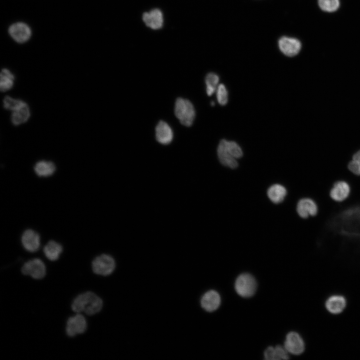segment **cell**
<instances>
[{
    "label": "cell",
    "mask_w": 360,
    "mask_h": 360,
    "mask_svg": "<svg viewBox=\"0 0 360 360\" xmlns=\"http://www.w3.org/2000/svg\"><path fill=\"white\" fill-rule=\"evenodd\" d=\"M326 228L344 239L360 241V203L333 215L328 220Z\"/></svg>",
    "instance_id": "cell-1"
},
{
    "label": "cell",
    "mask_w": 360,
    "mask_h": 360,
    "mask_svg": "<svg viewBox=\"0 0 360 360\" xmlns=\"http://www.w3.org/2000/svg\"><path fill=\"white\" fill-rule=\"evenodd\" d=\"M102 299L94 293L87 292L77 296L72 304V310L76 312H84L88 315L94 314L102 307Z\"/></svg>",
    "instance_id": "cell-2"
},
{
    "label": "cell",
    "mask_w": 360,
    "mask_h": 360,
    "mask_svg": "<svg viewBox=\"0 0 360 360\" xmlns=\"http://www.w3.org/2000/svg\"><path fill=\"white\" fill-rule=\"evenodd\" d=\"M174 112L181 124L186 126L192 125L196 116V112L192 103L182 98L176 99Z\"/></svg>",
    "instance_id": "cell-3"
},
{
    "label": "cell",
    "mask_w": 360,
    "mask_h": 360,
    "mask_svg": "<svg viewBox=\"0 0 360 360\" xmlns=\"http://www.w3.org/2000/svg\"><path fill=\"white\" fill-rule=\"evenodd\" d=\"M257 284L254 278L248 273L239 275L234 283V288L236 293L240 296L248 298L252 296L256 292Z\"/></svg>",
    "instance_id": "cell-4"
},
{
    "label": "cell",
    "mask_w": 360,
    "mask_h": 360,
    "mask_svg": "<svg viewBox=\"0 0 360 360\" xmlns=\"http://www.w3.org/2000/svg\"><path fill=\"white\" fill-rule=\"evenodd\" d=\"M116 268L114 259L110 255L102 254L96 256L92 262L93 272L98 275L108 276Z\"/></svg>",
    "instance_id": "cell-5"
},
{
    "label": "cell",
    "mask_w": 360,
    "mask_h": 360,
    "mask_svg": "<svg viewBox=\"0 0 360 360\" xmlns=\"http://www.w3.org/2000/svg\"><path fill=\"white\" fill-rule=\"evenodd\" d=\"M21 270L24 274L31 276L38 280L43 278L46 272L44 263L38 258L30 260L24 263Z\"/></svg>",
    "instance_id": "cell-6"
},
{
    "label": "cell",
    "mask_w": 360,
    "mask_h": 360,
    "mask_svg": "<svg viewBox=\"0 0 360 360\" xmlns=\"http://www.w3.org/2000/svg\"><path fill=\"white\" fill-rule=\"evenodd\" d=\"M87 328L85 318L80 313L68 318L66 325V333L69 336H74L84 333Z\"/></svg>",
    "instance_id": "cell-7"
},
{
    "label": "cell",
    "mask_w": 360,
    "mask_h": 360,
    "mask_svg": "<svg viewBox=\"0 0 360 360\" xmlns=\"http://www.w3.org/2000/svg\"><path fill=\"white\" fill-rule=\"evenodd\" d=\"M284 347L288 353L294 355L300 354L305 348L303 339L294 332H290L286 334Z\"/></svg>",
    "instance_id": "cell-8"
},
{
    "label": "cell",
    "mask_w": 360,
    "mask_h": 360,
    "mask_svg": "<svg viewBox=\"0 0 360 360\" xmlns=\"http://www.w3.org/2000/svg\"><path fill=\"white\" fill-rule=\"evenodd\" d=\"M351 191L349 184L345 180H340L334 183L330 190V196L335 202H342L350 196Z\"/></svg>",
    "instance_id": "cell-9"
},
{
    "label": "cell",
    "mask_w": 360,
    "mask_h": 360,
    "mask_svg": "<svg viewBox=\"0 0 360 360\" xmlns=\"http://www.w3.org/2000/svg\"><path fill=\"white\" fill-rule=\"evenodd\" d=\"M318 210L317 204L310 198H302L300 200L297 204L296 212L298 216L302 218L316 216Z\"/></svg>",
    "instance_id": "cell-10"
},
{
    "label": "cell",
    "mask_w": 360,
    "mask_h": 360,
    "mask_svg": "<svg viewBox=\"0 0 360 360\" xmlns=\"http://www.w3.org/2000/svg\"><path fill=\"white\" fill-rule=\"evenodd\" d=\"M142 19L146 25L152 30H159L163 26V14L158 8H154L148 12H144Z\"/></svg>",
    "instance_id": "cell-11"
},
{
    "label": "cell",
    "mask_w": 360,
    "mask_h": 360,
    "mask_svg": "<svg viewBox=\"0 0 360 360\" xmlns=\"http://www.w3.org/2000/svg\"><path fill=\"white\" fill-rule=\"evenodd\" d=\"M278 46L281 52L288 56H296L301 48V44L298 40L286 36L280 39Z\"/></svg>",
    "instance_id": "cell-12"
},
{
    "label": "cell",
    "mask_w": 360,
    "mask_h": 360,
    "mask_svg": "<svg viewBox=\"0 0 360 360\" xmlns=\"http://www.w3.org/2000/svg\"><path fill=\"white\" fill-rule=\"evenodd\" d=\"M8 32L14 40L20 43L27 41L32 34L30 27L23 22L12 24L9 28Z\"/></svg>",
    "instance_id": "cell-13"
},
{
    "label": "cell",
    "mask_w": 360,
    "mask_h": 360,
    "mask_svg": "<svg viewBox=\"0 0 360 360\" xmlns=\"http://www.w3.org/2000/svg\"><path fill=\"white\" fill-rule=\"evenodd\" d=\"M21 240L24 248L30 252H36L40 247V235L32 230H25L22 234Z\"/></svg>",
    "instance_id": "cell-14"
},
{
    "label": "cell",
    "mask_w": 360,
    "mask_h": 360,
    "mask_svg": "<svg viewBox=\"0 0 360 360\" xmlns=\"http://www.w3.org/2000/svg\"><path fill=\"white\" fill-rule=\"evenodd\" d=\"M220 296L214 290H210L206 292L202 296L200 300L202 308L208 312H212L218 309L220 304Z\"/></svg>",
    "instance_id": "cell-15"
},
{
    "label": "cell",
    "mask_w": 360,
    "mask_h": 360,
    "mask_svg": "<svg viewBox=\"0 0 360 360\" xmlns=\"http://www.w3.org/2000/svg\"><path fill=\"white\" fill-rule=\"evenodd\" d=\"M156 138L157 141L162 144L171 142L173 132L170 126L165 122L160 120L156 128Z\"/></svg>",
    "instance_id": "cell-16"
},
{
    "label": "cell",
    "mask_w": 360,
    "mask_h": 360,
    "mask_svg": "<svg viewBox=\"0 0 360 360\" xmlns=\"http://www.w3.org/2000/svg\"><path fill=\"white\" fill-rule=\"evenodd\" d=\"M218 156L220 163L231 168H235L238 166L236 159L234 158L226 148L224 140H222L217 149Z\"/></svg>",
    "instance_id": "cell-17"
},
{
    "label": "cell",
    "mask_w": 360,
    "mask_h": 360,
    "mask_svg": "<svg viewBox=\"0 0 360 360\" xmlns=\"http://www.w3.org/2000/svg\"><path fill=\"white\" fill-rule=\"evenodd\" d=\"M346 300L342 296L334 295L329 297L326 302V310L332 314L342 312L346 306Z\"/></svg>",
    "instance_id": "cell-18"
},
{
    "label": "cell",
    "mask_w": 360,
    "mask_h": 360,
    "mask_svg": "<svg viewBox=\"0 0 360 360\" xmlns=\"http://www.w3.org/2000/svg\"><path fill=\"white\" fill-rule=\"evenodd\" d=\"M288 352L284 347L278 345L268 346L264 352V358L267 360H282L289 358Z\"/></svg>",
    "instance_id": "cell-19"
},
{
    "label": "cell",
    "mask_w": 360,
    "mask_h": 360,
    "mask_svg": "<svg viewBox=\"0 0 360 360\" xmlns=\"http://www.w3.org/2000/svg\"><path fill=\"white\" fill-rule=\"evenodd\" d=\"M30 116V108L26 102L21 106L12 111L11 116L12 123L18 126L26 122Z\"/></svg>",
    "instance_id": "cell-20"
},
{
    "label": "cell",
    "mask_w": 360,
    "mask_h": 360,
    "mask_svg": "<svg viewBox=\"0 0 360 360\" xmlns=\"http://www.w3.org/2000/svg\"><path fill=\"white\" fill-rule=\"evenodd\" d=\"M286 192V190L283 186L274 184L268 188L267 194L272 202L278 204L284 200Z\"/></svg>",
    "instance_id": "cell-21"
},
{
    "label": "cell",
    "mask_w": 360,
    "mask_h": 360,
    "mask_svg": "<svg viewBox=\"0 0 360 360\" xmlns=\"http://www.w3.org/2000/svg\"><path fill=\"white\" fill-rule=\"evenodd\" d=\"M54 163L50 161L40 160L36 163L34 170L39 176L46 177L52 176L56 171Z\"/></svg>",
    "instance_id": "cell-22"
},
{
    "label": "cell",
    "mask_w": 360,
    "mask_h": 360,
    "mask_svg": "<svg viewBox=\"0 0 360 360\" xmlns=\"http://www.w3.org/2000/svg\"><path fill=\"white\" fill-rule=\"evenodd\" d=\"M62 252V245L54 240L49 241L44 248L46 256L52 261L57 260Z\"/></svg>",
    "instance_id": "cell-23"
},
{
    "label": "cell",
    "mask_w": 360,
    "mask_h": 360,
    "mask_svg": "<svg viewBox=\"0 0 360 360\" xmlns=\"http://www.w3.org/2000/svg\"><path fill=\"white\" fill-rule=\"evenodd\" d=\"M14 80V75L8 70L3 68L0 72V90L6 92L12 88Z\"/></svg>",
    "instance_id": "cell-24"
},
{
    "label": "cell",
    "mask_w": 360,
    "mask_h": 360,
    "mask_svg": "<svg viewBox=\"0 0 360 360\" xmlns=\"http://www.w3.org/2000/svg\"><path fill=\"white\" fill-rule=\"evenodd\" d=\"M219 76L216 74L210 72L205 78L206 92L208 96H210L216 92L219 82Z\"/></svg>",
    "instance_id": "cell-25"
},
{
    "label": "cell",
    "mask_w": 360,
    "mask_h": 360,
    "mask_svg": "<svg viewBox=\"0 0 360 360\" xmlns=\"http://www.w3.org/2000/svg\"><path fill=\"white\" fill-rule=\"evenodd\" d=\"M318 4L322 10L327 12H334L340 6L339 0H318Z\"/></svg>",
    "instance_id": "cell-26"
},
{
    "label": "cell",
    "mask_w": 360,
    "mask_h": 360,
    "mask_svg": "<svg viewBox=\"0 0 360 360\" xmlns=\"http://www.w3.org/2000/svg\"><path fill=\"white\" fill-rule=\"evenodd\" d=\"M224 141L226 148L234 158L237 159L242 156V150L236 142L226 140H224Z\"/></svg>",
    "instance_id": "cell-27"
},
{
    "label": "cell",
    "mask_w": 360,
    "mask_h": 360,
    "mask_svg": "<svg viewBox=\"0 0 360 360\" xmlns=\"http://www.w3.org/2000/svg\"><path fill=\"white\" fill-rule=\"evenodd\" d=\"M3 103L4 106L6 109L13 111L24 104L26 102L23 100L6 96L4 98Z\"/></svg>",
    "instance_id": "cell-28"
},
{
    "label": "cell",
    "mask_w": 360,
    "mask_h": 360,
    "mask_svg": "<svg viewBox=\"0 0 360 360\" xmlns=\"http://www.w3.org/2000/svg\"><path fill=\"white\" fill-rule=\"evenodd\" d=\"M216 98L221 106L226 105L228 102V92L224 84H219L216 90Z\"/></svg>",
    "instance_id": "cell-29"
},
{
    "label": "cell",
    "mask_w": 360,
    "mask_h": 360,
    "mask_svg": "<svg viewBox=\"0 0 360 360\" xmlns=\"http://www.w3.org/2000/svg\"><path fill=\"white\" fill-rule=\"evenodd\" d=\"M348 168L354 175L360 176V164L356 160L352 159L350 161L348 164Z\"/></svg>",
    "instance_id": "cell-30"
},
{
    "label": "cell",
    "mask_w": 360,
    "mask_h": 360,
    "mask_svg": "<svg viewBox=\"0 0 360 360\" xmlns=\"http://www.w3.org/2000/svg\"><path fill=\"white\" fill-rule=\"evenodd\" d=\"M352 159L356 160L360 164V150L356 152L353 155Z\"/></svg>",
    "instance_id": "cell-31"
},
{
    "label": "cell",
    "mask_w": 360,
    "mask_h": 360,
    "mask_svg": "<svg viewBox=\"0 0 360 360\" xmlns=\"http://www.w3.org/2000/svg\"><path fill=\"white\" fill-rule=\"evenodd\" d=\"M214 102H211V105H212V106H214Z\"/></svg>",
    "instance_id": "cell-32"
}]
</instances>
